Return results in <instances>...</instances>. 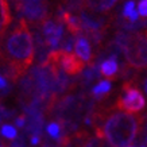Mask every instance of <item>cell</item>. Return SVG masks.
I'll list each match as a JSON object with an SVG mask.
<instances>
[{"label": "cell", "mask_w": 147, "mask_h": 147, "mask_svg": "<svg viewBox=\"0 0 147 147\" xmlns=\"http://www.w3.org/2000/svg\"><path fill=\"white\" fill-rule=\"evenodd\" d=\"M98 73H100V67L94 66V65H92V66H89L86 70L84 71V74H82V84L86 86V85L92 84L96 78H97Z\"/></svg>", "instance_id": "obj_17"}, {"label": "cell", "mask_w": 147, "mask_h": 147, "mask_svg": "<svg viewBox=\"0 0 147 147\" xmlns=\"http://www.w3.org/2000/svg\"><path fill=\"white\" fill-rule=\"evenodd\" d=\"M139 16L143 19H147V0H140L138 4Z\"/></svg>", "instance_id": "obj_20"}, {"label": "cell", "mask_w": 147, "mask_h": 147, "mask_svg": "<svg viewBox=\"0 0 147 147\" xmlns=\"http://www.w3.org/2000/svg\"><path fill=\"white\" fill-rule=\"evenodd\" d=\"M112 89V84L109 80L105 81H100L97 85H94L93 89H92V97L93 98H101L105 97Z\"/></svg>", "instance_id": "obj_16"}, {"label": "cell", "mask_w": 147, "mask_h": 147, "mask_svg": "<svg viewBox=\"0 0 147 147\" xmlns=\"http://www.w3.org/2000/svg\"><path fill=\"white\" fill-rule=\"evenodd\" d=\"M117 0H86L85 1V8L96 12H102V11H109L115 5Z\"/></svg>", "instance_id": "obj_13"}, {"label": "cell", "mask_w": 147, "mask_h": 147, "mask_svg": "<svg viewBox=\"0 0 147 147\" xmlns=\"http://www.w3.org/2000/svg\"><path fill=\"white\" fill-rule=\"evenodd\" d=\"M16 12L32 23H43L47 19V0H13Z\"/></svg>", "instance_id": "obj_6"}, {"label": "cell", "mask_w": 147, "mask_h": 147, "mask_svg": "<svg viewBox=\"0 0 147 147\" xmlns=\"http://www.w3.org/2000/svg\"><path fill=\"white\" fill-rule=\"evenodd\" d=\"M35 57L34 39L26 19H20L5 39L3 61L7 77L12 82L23 77Z\"/></svg>", "instance_id": "obj_2"}, {"label": "cell", "mask_w": 147, "mask_h": 147, "mask_svg": "<svg viewBox=\"0 0 147 147\" xmlns=\"http://www.w3.org/2000/svg\"><path fill=\"white\" fill-rule=\"evenodd\" d=\"M85 121L94 125H97L98 121H102L101 127H96V132L105 136L113 147H127L131 146L139 131L143 128L144 116H135L128 112L98 105L94 107Z\"/></svg>", "instance_id": "obj_1"}, {"label": "cell", "mask_w": 147, "mask_h": 147, "mask_svg": "<svg viewBox=\"0 0 147 147\" xmlns=\"http://www.w3.org/2000/svg\"><path fill=\"white\" fill-rule=\"evenodd\" d=\"M1 135L4 136L5 139H9V140H13V139L18 136V132H16V128H13L12 125H3L1 127Z\"/></svg>", "instance_id": "obj_19"}, {"label": "cell", "mask_w": 147, "mask_h": 147, "mask_svg": "<svg viewBox=\"0 0 147 147\" xmlns=\"http://www.w3.org/2000/svg\"><path fill=\"white\" fill-rule=\"evenodd\" d=\"M94 109L93 98L82 94H66L58 98L50 113H54L57 120L65 131L69 134L77 129L80 121L86 120V117Z\"/></svg>", "instance_id": "obj_3"}, {"label": "cell", "mask_w": 147, "mask_h": 147, "mask_svg": "<svg viewBox=\"0 0 147 147\" xmlns=\"http://www.w3.org/2000/svg\"><path fill=\"white\" fill-rule=\"evenodd\" d=\"M115 43L121 49L128 66L136 70L147 69V36L143 32L120 31Z\"/></svg>", "instance_id": "obj_4"}, {"label": "cell", "mask_w": 147, "mask_h": 147, "mask_svg": "<svg viewBox=\"0 0 147 147\" xmlns=\"http://www.w3.org/2000/svg\"><path fill=\"white\" fill-rule=\"evenodd\" d=\"M142 85H143V89H144V92H146V94H147V77L143 80V84Z\"/></svg>", "instance_id": "obj_25"}, {"label": "cell", "mask_w": 147, "mask_h": 147, "mask_svg": "<svg viewBox=\"0 0 147 147\" xmlns=\"http://www.w3.org/2000/svg\"><path fill=\"white\" fill-rule=\"evenodd\" d=\"M39 140H40V136H36V135H32V136H31V140H30V142H31V144H32V146H36V144L39 143Z\"/></svg>", "instance_id": "obj_23"}, {"label": "cell", "mask_w": 147, "mask_h": 147, "mask_svg": "<svg viewBox=\"0 0 147 147\" xmlns=\"http://www.w3.org/2000/svg\"><path fill=\"white\" fill-rule=\"evenodd\" d=\"M59 19L62 20V23L67 27V31L74 36H81L82 34V23H81L80 18H76L71 15L70 11L67 9H61L59 12Z\"/></svg>", "instance_id": "obj_10"}, {"label": "cell", "mask_w": 147, "mask_h": 147, "mask_svg": "<svg viewBox=\"0 0 147 147\" xmlns=\"http://www.w3.org/2000/svg\"><path fill=\"white\" fill-rule=\"evenodd\" d=\"M74 50H76L77 55L86 65H89V66L94 65L93 63L94 57H93V53H92V47H90L89 40L86 39L85 36H77L76 43H74Z\"/></svg>", "instance_id": "obj_9"}, {"label": "cell", "mask_w": 147, "mask_h": 147, "mask_svg": "<svg viewBox=\"0 0 147 147\" xmlns=\"http://www.w3.org/2000/svg\"><path fill=\"white\" fill-rule=\"evenodd\" d=\"M62 129L63 128L61 127L59 123H57V121H51V123L47 125V134H49L53 139L59 140V139L62 138Z\"/></svg>", "instance_id": "obj_18"}, {"label": "cell", "mask_w": 147, "mask_h": 147, "mask_svg": "<svg viewBox=\"0 0 147 147\" xmlns=\"http://www.w3.org/2000/svg\"><path fill=\"white\" fill-rule=\"evenodd\" d=\"M127 147H132V146H127Z\"/></svg>", "instance_id": "obj_28"}, {"label": "cell", "mask_w": 147, "mask_h": 147, "mask_svg": "<svg viewBox=\"0 0 147 147\" xmlns=\"http://www.w3.org/2000/svg\"><path fill=\"white\" fill-rule=\"evenodd\" d=\"M143 34H144V35H146V36H147V30H146V31H144V32H143Z\"/></svg>", "instance_id": "obj_26"}, {"label": "cell", "mask_w": 147, "mask_h": 147, "mask_svg": "<svg viewBox=\"0 0 147 147\" xmlns=\"http://www.w3.org/2000/svg\"><path fill=\"white\" fill-rule=\"evenodd\" d=\"M9 147H26V146H24V140H23V139H18V140H15Z\"/></svg>", "instance_id": "obj_22"}, {"label": "cell", "mask_w": 147, "mask_h": 147, "mask_svg": "<svg viewBox=\"0 0 147 147\" xmlns=\"http://www.w3.org/2000/svg\"><path fill=\"white\" fill-rule=\"evenodd\" d=\"M140 147H147V146H146V144H143V146H140Z\"/></svg>", "instance_id": "obj_27"}, {"label": "cell", "mask_w": 147, "mask_h": 147, "mask_svg": "<svg viewBox=\"0 0 147 147\" xmlns=\"http://www.w3.org/2000/svg\"><path fill=\"white\" fill-rule=\"evenodd\" d=\"M80 19H81V23H82V31L84 30H93V31L104 32L107 30L108 24H109V20L107 18L96 15V13H93V11L89 12V11L82 9Z\"/></svg>", "instance_id": "obj_8"}, {"label": "cell", "mask_w": 147, "mask_h": 147, "mask_svg": "<svg viewBox=\"0 0 147 147\" xmlns=\"http://www.w3.org/2000/svg\"><path fill=\"white\" fill-rule=\"evenodd\" d=\"M81 147H113V146L105 139V136H102L101 134L96 132L93 136H86V139H84Z\"/></svg>", "instance_id": "obj_14"}, {"label": "cell", "mask_w": 147, "mask_h": 147, "mask_svg": "<svg viewBox=\"0 0 147 147\" xmlns=\"http://www.w3.org/2000/svg\"><path fill=\"white\" fill-rule=\"evenodd\" d=\"M7 86V80H5L4 77L0 76V89H3V88H5Z\"/></svg>", "instance_id": "obj_24"}, {"label": "cell", "mask_w": 147, "mask_h": 147, "mask_svg": "<svg viewBox=\"0 0 147 147\" xmlns=\"http://www.w3.org/2000/svg\"><path fill=\"white\" fill-rule=\"evenodd\" d=\"M16 125H18L19 128H24L27 124V116L26 115H20L19 117H16V120H15Z\"/></svg>", "instance_id": "obj_21"}, {"label": "cell", "mask_w": 147, "mask_h": 147, "mask_svg": "<svg viewBox=\"0 0 147 147\" xmlns=\"http://www.w3.org/2000/svg\"><path fill=\"white\" fill-rule=\"evenodd\" d=\"M100 74L108 80L115 78L116 73L119 70V59L116 55H109L107 59H104L100 65Z\"/></svg>", "instance_id": "obj_11"}, {"label": "cell", "mask_w": 147, "mask_h": 147, "mask_svg": "<svg viewBox=\"0 0 147 147\" xmlns=\"http://www.w3.org/2000/svg\"><path fill=\"white\" fill-rule=\"evenodd\" d=\"M12 15L9 11L8 0H0V38L4 35L8 26L11 24Z\"/></svg>", "instance_id": "obj_12"}, {"label": "cell", "mask_w": 147, "mask_h": 147, "mask_svg": "<svg viewBox=\"0 0 147 147\" xmlns=\"http://www.w3.org/2000/svg\"><path fill=\"white\" fill-rule=\"evenodd\" d=\"M115 107L128 113H136L146 107V98L132 81H127L123 85V94L117 97Z\"/></svg>", "instance_id": "obj_5"}, {"label": "cell", "mask_w": 147, "mask_h": 147, "mask_svg": "<svg viewBox=\"0 0 147 147\" xmlns=\"http://www.w3.org/2000/svg\"><path fill=\"white\" fill-rule=\"evenodd\" d=\"M123 18L131 23H135L139 20V12L135 8V1L134 0H128L124 3V8H123Z\"/></svg>", "instance_id": "obj_15"}, {"label": "cell", "mask_w": 147, "mask_h": 147, "mask_svg": "<svg viewBox=\"0 0 147 147\" xmlns=\"http://www.w3.org/2000/svg\"><path fill=\"white\" fill-rule=\"evenodd\" d=\"M63 23L62 20L58 19H46L42 23V38L45 40V43L47 47H57L59 45V42H62L63 38Z\"/></svg>", "instance_id": "obj_7"}]
</instances>
